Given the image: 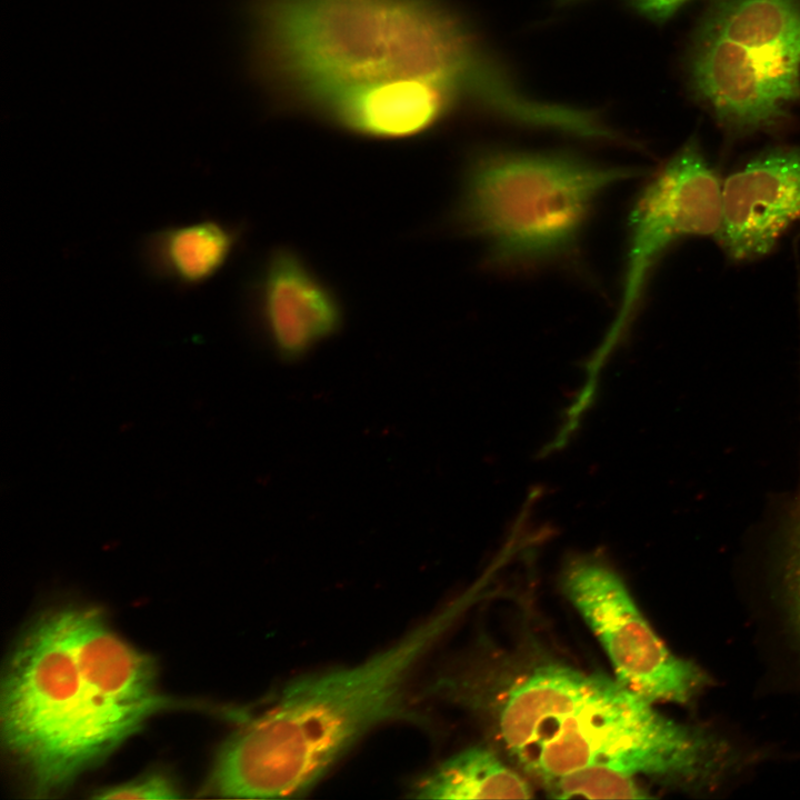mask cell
<instances>
[{
	"label": "cell",
	"instance_id": "6da1fadb",
	"mask_svg": "<svg viewBox=\"0 0 800 800\" xmlns=\"http://www.w3.org/2000/svg\"><path fill=\"white\" fill-rule=\"evenodd\" d=\"M251 56L277 104L314 119L377 87L427 80L467 111L511 121L528 91L447 0H251Z\"/></svg>",
	"mask_w": 800,
	"mask_h": 800
},
{
	"label": "cell",
	"instance_id": "7a4b0ae2",
	"mask_svg": "<svg viewBox=\"0 0 800 800\" xmlns=\"http://www.w3.org/2000/svg\"><path fill=\"white\" fill-rule=\"evenodd\" d=\"M156 688L152 659L100 613H47L18 643L1 691L4 747L37 796L62 790L156 712L173 706Z\"/></svg>",
	"mask_w": 800,
	"mask_h": 800
},
{
	"label": "cell",
	"instance_id": "3957f363",
	"mask_svg": "<svg viewBox=\"0 0 800 800\" xmlns=\"http://www.w3.org/2000/svg\"><path fill=\"white\" fill-rule=\"evenodd\" d=\"M497 728L507 752L544 783L604 766L708 789L736 763L731 746L712 732L664 717L616 678L560 664L540 666L511 683L497 708Z\"/></svg>",
	"mask_w": 800,
	"mask_h": 800
},
{
	"label": "cell",
	"instance_id": "277c9868",
	"mask_svg": "<svg viewBox=\"0 0 800 800\" xmlns=\"http://www.w3.org/2000/svg\"><path fill=\"white\" fill-rule=\"evenodd\" d=\"M463 604L452 603L361 663L291 682L226 742L207 790L259 799L308 791L367 732L407 716L413 672Z\"/></svg>",
	"mask_w": 800,
	"mask_h": 800
},
{
	"label": "cell",
	"instance_id": "5b68a950",
	"mask_svg": "<svg viewBox=\"0 0 800 800\" xmlns=\"http://www.w3.org/2000/svg\"><path fill=\"white\" fill-rule=\"evenodd\" d=\"M637 173L568 152L481 150L462 171L450 223L496 264L547 261L572 249L598 200Z\"/></svg>",
	"mask_w": 800,
	"mask_h": 800
},
{
	"label": "cell",
	"instance_id": "8992f818",
	"mask_svg": "<svg viewBox=\"0 0 800 800\" xmlns=\"http://www.w3.org/2000/svg\"><path fill=\"white\" fill-rule=\"evenodd\" d=\"M683 71L729 136L781 130L800 106V0H710Z\"/></svg>",
	"mask_w": 800,
	"mask_h": 800
},
{
	"label": "cell",
	"instance_id": "52a82bcc",
	"mask_svg": "<svg viewBox=\"0 0 800 800\" xmlns=\"http://www.w3.org/2000/svg\"><path fill=\"white\" fill-rule=\"evenodd\" d=\"M721 216L722 181L700 141L691 137L648 181L631 208L621 299L612 324L588 362L589 376L598 378L628 331L649 276L667 249L687 237H716Z\"/></svg>",
	"mask_w": 800,
	"mask_h": 800
},
{
	"label": "cell",
	"instance_id": "ba28073f",
	"mask_svg": "<svg viewBox=\"0 0 800 800\" xmlns=\"http://www.w3.org/2000/svg\"><path fill=\"white\" fill-rule=\"evenodd\" d=\"M564 590L593 631L622 684L647 700L688 703L708 686L694 663L674 656L637 607L621 577L594 554L571 558Z\"/></svg>",
	"mask_w": 800,
	"mask_h": 800
},
{
	"label": "cell",
	"instance_id": "9c48e42d",
	"mask_svg": "<svg viewBox=\"0 0 800 800\" xmlns=\"http://www.w3.org/2000/svg\"><path fill=\"white\" fill-rule=\"evenodd\" d=\"M247 309L283 360H297L342 328L346 308L337 289L298 250H270L252 273Z\"/></svg>",
	"mask_w": 800,
	"mask_h": 800
},
{
	"label": "cell",
	"instance_id": "30bf717a",
	"mask_svg": "<svg viewBox=\"0 0 800 800\" xmlns=\"http://www.w3.org/2000/svg\"><path fill=\"white\" fill-rule=\"evenodd\" d=\"M800 223V147L766 149L722 181L716 236L736 261L761 258Z\"/></svg>",
	"mask_w": 800,
	"mask_h": 800
},
{
	"label": "cell",
	"instance_id": "8fae6325",
	"mask_svg": "<svg viewBox=\"0 0 800 800\" xmlns=\"http://www.w3.org/2000/svg\"><path fill=\"white\" fill-rule=\"evenodd\" d=\"M241 240V229L203 219L151 232L142 243L148 272L181 287L204 284L229 263Z\"/></svg>",
	"mask_w": 800,
	"mask_h": 800
},
{
	"label": "cell",
	"instance_id": "7c38bea8",
	"mask_svg": "<svg viewBox=\"0 0 800 800\" xmlns=\"http://www.w3.org/2000/svg\"><path fill=\"white\" fill-rule=\"evenodd\" d=\"M413 792L420 799H530L532 788L484 747L468 748L422 777Z\"/></svg>",
	"mask_w": 800,
	"mask_h": 800
},
{
	"label": "cell",
	"instance_id": "4fadbf2b",
	"mask_svg": "<svg viewBox=\"0 0 800 800\" xmlns=\"http://www.w3.org/2000/svg\"><path fill=\"white\" fill-rule=\"evenodd\" d=\"M556 799H647L650 794L636 776L604 766H591L560 776L547 783Z\"/></svg>",
	"mask_w": 800,
	"mask_h": 800
},
{
	"label": "cell",
	"instance_id": "5bb4252c",
	"mask_svg": "<svg viewBox=\"0 0 800 800\" xmlns=\"http://www.w3.org/2000/svg\"><path fill=\"white\" fill-rule=\"evenodd\" d=\"M783 551L784 579L800 631V489L784 521Z\"/></svg>",
	"mask_w": 800,
	"mask_h": 800
},
{
	"label": "cell",
	"instance_id": "9a60e30c",
	"mask_svg": "<svg viewBox=\"0 0 800 800\" xmlns=\"http://www.w3.org/2000/svg\"><path fill=\"white\" fill-rule=\"evenodd\" d=\"M179 789L168 777L153 773L119 786L98 790L96 799H176Z\"/></svg>",
	"mask_w": 800,
	"mask_h": 800
},
{
	"label": "cell",
	"instance_id": "2e32d148",
	"mask_svg": "<svg viewBox=\"0 0 800 800\" xmlns=\"http://www.w3.org/2000/svg\"><path fill=\"white\" fill-rule=\"evenodd\" d=\"M691 0H623L638 17L661 26L671 20Z\"/></svg>",
	"mask_w": 800,
	"mask_h": 800
},
{
	"label": "cell",
	"instance_id": "e0dca14e",
	"mask_svg": "<svg viewBox=\"0 0 800 800\" xmlns=\"http://www.w3.org/2000/svg\"><path fill=\"white\" fill-rule=\"evenodd\" d=\"M578 1H581V0H556V3L558 7H566V6L577 3Z\"/></svg>",
	"mask_w": 800,
	"mask_h": 800
}]
</instances>
